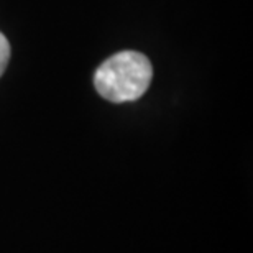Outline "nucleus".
I'll return each instance as SVG.
<instances>
[{"mask_svg": "<svg viewBox=\"0 0 253 253\" xmlns=\"http://www.w3.org/2000/svg\"><path fill=\"white\" fill-rule=\"evenodd\" d=\"M10 61V44L8 40L3 37V33L0 32V78L7 69V64Z\"/></svg>", "mask_w": 253, "mask_h": 253, "instance_id": "nucleus-2", "label": "nucleus"}, {"mask_svg": "<svg viewBox=\"0 0 253 253\" xmlns=\"http://www.w3.org/2000/svg\"><path fill=\"white\" fill-rule=\"evenodd\" d=\"M153 78L150 59L138 51H120L99 66L94 85L100 97L124 104L140 99L148 90Z\"/></svg>", "mask_w": 253, "mask_h": 253, "instance_id": "nucleus-1", "label": "nucleus"}]
</instances>
